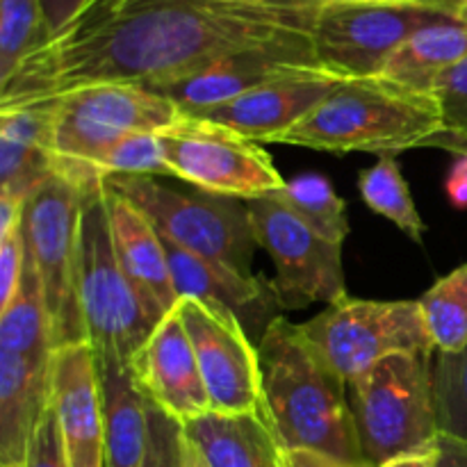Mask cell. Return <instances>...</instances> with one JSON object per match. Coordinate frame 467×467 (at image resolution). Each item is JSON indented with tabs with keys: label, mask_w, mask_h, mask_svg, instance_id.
Returning <instances> with one entry per match:
<instances>
[{
	"label": "cell",
	"mask_w": 467,
	"mask_h": 467,
	"mask_svg": "<svg viewBox=\"0 0 467 467\" xmlns=\"http://www.w3.org/2000/svg\"><path fill=\"white\" fill-rule=\"evenodd\" d=\"M310 0H89L0 85V109L103 82L160 87L226 55L313 44Z\"/></svg>",
	"instance_id": "1"
},
{
	"label": "cell",
	"mask_w": 467,
	"mask_h": 467,
	"mask_svg": "<svg viewBox=\"0 0 467 467\" xmlns=\"http://www.w3.org/2000/svg\"><path fill=\"white\" fill-rule=\"evenodd\" d=\"M263 404L281 450H313L365 463L356 436L349 386L301 324L283 315L258 340Z\"/></svg>",
	"instance_id": "2"
},
{
	"label": "cell",
	"mask_w": 467,
	"mask_h": 467,
	"mask_svg": "<svg viewBox=\"0 0 467 467\" xmlns=\"http://www.w3.org/2000/svg\"><path fill=\"white\" fill-rule=\"evenodd\" d=\"M442 137L436 96L383 78L345 80L296 126L269 144L324 153L397 155L433 146Z\"/></svg>",
	"instance_id": "3"
},
{
	"label": "cell",
	"mask_w": 467,
	"mask_h": 467,
	"mask_svg": "<svg viewBox=\"0 0 467 467\" xmlns=\"http://www.w3.org/2000/svg\"><path fill=\"white\" fill-rule=\"evenodd\" d=\"M78 285L89 345L100 360L130 365L158 319L146 310L114 251L105 178L82 185L78 222Z\"/></svg>",
	"instance_id": "4"
},
{
	"label": "cell",
	"mask_w": 467,
	"mask_h": 467,
	"mask_svg": "<svg viewBox=\"0 0 467 467\" xmlns=\"http://www.w3.org/2000/svg\"><path fill=\"white\" fill-rule=\"evenodd\" d=\"M433 354H395L349 381V404L365 463L381 467L436 447Z\"/></svg>",
	"instance_id": "5"
},
{
	"label": "cell",
	"mask_w": 467,
	"mask_h": 467,
	"mask_svg": "<svg viewBox=\"0 0 467 467\" xmlns=\"http://www.w3.org/2000/svg\"><path fill=\"white\" fill-rule=\"evenodd\" d=\"M53 155L57 171L85 185L96 162L123 137L155 132L182 117V109L167 96L144 85L103 82L73 89L53 100Z\"/></svg>",
	"instance_id": "6"
},
{
	"label": "cell",
	"mask_w": 467,
	"mask_h": 467,
	"mask_svg": "<svg viewBox=\"0 0 467 467\" xmlns=\"http://www.w3.org/2000/svg\"><path fill=\"white\" fill-rule=\"evenodd\" d=\"M109 190L130 201L155 231L181 249L242 276L251 272L255 242L244 201L185 194L153 176H105Z\"/></svg>",
	"instance_id": "7"
},
{
	"label": "cell",
	"mask_w": 467,
	"mask_h": 467,
	"mask_svg": "<svg viewBox=\"0 0 467 467\" xmlns=\"http://www.w3.org/2000/svg\"><path fill=\"white\" fill-rule=\"evenodd\" d=\"M82 187L55 173L26 203L27 255L39 276L53 349L89 342L78 285Z\"/></svg>",
	"instance_id": "8"
},
{
	"label": "cell",
	"mask_w": 467,
	"mask_h": 467,
	"mask_svg": "<svg viewBox=\"0 0 467 467\" xmlns=\"http://www.w3.org/2000/svg\"><path fill=\"white\" fill-rule=\"evenodd\" d=\"M160 150L171 178L201 194L251 201L283 190L285 178L258 141L199 114H185L158 132Z\"/></svg>",
	"instance_id": "9"
},
{
	"label": "cell",
	"mask_w": 467,
	"mask_h": 467,
	"mask_svg": "<svg viewBox=\"0 0 467 467\" xmlns=\"http://www.w3.org/2000/svg\"><path fill=\"white\" fill-rule=\"evenodd\" d=\"M454 16L431 0L322 5L310 36L313 53L319 67L345 80L379 78L410 35Z\"/></svg>",
	"instance_id": "10"
},
{
	"label": "cell",
	"mask_w": 467,
	"mask_h": 467,
	"mask_svg": "<svg viewBox=\"0 0 467 467\" xmlns=\"http://www.w3.org/2000/svg\"><path fill=\"white\" fill-rule=\"evenodd\" d=\"M347 383L395 354H436L418 301L351 299L301 324Z\"/></svg>",
	"instance_id": "11"
},
{
	"label": "cell",
	"mask_w": 467,
	"mask_h": 467,
	"mask_svg": "<svg viewBox=\"0 0 467 467\" xmlns=\"http://www.w3.org/2000/svg\"><path fill=\"white\" fill-rule=\"evenodd\" d=\"M254 237L274 260V292L281 310L310 304L336 306L345 301L347 283L342 244H336L287 208L276 194L244 201Z\"/></svg>",
	"instance_id": "12"
},
{
	"label": "cell",
	"mask_w": 467,
	"mask_h": 467,
	"mask_svg": "<svg viewBox=\"0 0 467 467\" xmlns=\"http://www.w3.org/2000/svg\"><path fill=\"white\" fill-rule=\"evenodd\" d=\"M178 313L194 347L210 410L242 413L263 409L258 345L249 340L240 319L192 296L178 301Z\"/></svg>",
	"instance_id": "13"
},
{
	"label": "cell",
	"mask_w": 467,
	"mask_h": 467,
	"mask_svg": "<svg viewBox=\"0 0 467 467\" xmlns=\"http://www.w3.org/2000/svg\"><path fill=\"white\" fill-rule=\"evenodd\" d=\"M319 67L313 44L267 46L226 55L181 80L149 87L171 99L185 114H203L258 87Z\"/></svg>",
	"instance_id": "14"
},
{
	"label": "cell",
	"mask_w": 467,
	"mask_h": 467,
	"mask_svg": "<svg viewBox=\"0 0 467 467\" xmlns=\"http://www.w3.org/2000/svg\"><path fill=\"white\" fill-rule=\"evenodd\" d=\"M48 386L68 467H105L103 392L94 347L82 342L55 349Z\"/></svg>",
	"instance_id": "15"
},
{
	"label": "cell",
	"mask_w": 467,
	"mask_h": 467,
	"mask_svg": "<svg viewBox=\"0 0 467 467\" xmlns=\"http://www.w3.org/2000/svg\"><path fill=\"white\" fill-rule=\"evenodd\" d=\"M132 377L146 400L176 422L187 424L210 410L194 347L178 306L164 315L130 360Z\"/></svg>",
	"instance_id": "16"
},
{
	"label": "cell",
	"mask_w": 467,
	"mask_h": 467,
	"mask_svg": "<svg viewBox=\"0 0 467 467\" xmlns=\"http://www.w3.org/2000/svg\"><path fill=\"white\" fill-rule=\"evenodd\" d=\"M340 82H345V78L315 67L258 87L199 117L223 123L251 141L269 144L276 135L304 121Z\"/></svg>",
	"instance_id": "17"
},
{
	"label": "cell",
	"mask_w": 467,
	"mask_h": 467,
	"mask_svg": "<svg viewBox=\"0 0 467 467\" xmlns=\"http://www.w3.org/2000/svg\"><path fill=\"white\" fill-rule=\"evenodd\" d=\"M108 185V182H105ZM108 214L114 251L128 281L135 285L146 310L162 319L178 306L171 267L160 233L128 199L108 187Z\"/></svg>",
	"instance_id": "18"
},
{
	"label": "cell",
	"mask_w": 467,
	"mask_h": 467,
	"mask_svg": "<svg viewBox=\"0 0 467 467\" xmlns=\"http://www.w3.org/2000/svg\"><path fill=\"white\" fill-rule=\"evenodd\" d=\"M182 433L208 467H281L283 450L265 406L242 413L208 410L182 424Z\"/></svg>",
	"instance_id": "19"
},
{
	"label": "cell",
	"mask_w": 467,
	"mask_h": 467,
	"mask_svg": "<svg viewBox=\"0 0 467 467\" xmlns=\"http://www.w3.org/2000/svg\"><path fill=\"white\" fill-rule=\"evenodd\" d=\"M99 377L103 392L105 467H144L149 400L137 386L130 365L99 358Z\"/></svg>",
	"instance_id": "20"
},
{
	"label": "cell",
	"mask_w": 467,
	"mask_h": 467,
	"mask_svg": "<svg viewBox=\"0 0 467 467\" xmlns=\"http://www.w3.org/2000/svg\"><path fill=\"white\" fill-rule=\"evenodd\" d=\"M50 368L0 351V467L26 465L36 422L50 401Z\"/></svg>",
	"instance_id": "21"
},
{
	"label": "cell",
	"mask_w": 467,
	"mask_h": 467,
	"mask_svg": "<svg viewBox=\"0 0 467 467\" xmlns=\"http://www.w3.org/2000/svg\"><path fill=\"white\" fill-rule=\"evenodd\" d=\"M467 55V26L459 16L431 23L410 35L390 59L379 78L415 91L433 94L438 78Z\"/></svg>",
	"instance_id": "22"
},
{
	"label": "cell",
	"mask_w": 467,
	"mask_h": 467,
	"mask_svg": "<svg viewBox=\"0 0 467 467\" xmlns=\"http://www.w3.org/2000/svg\"><path fill=\"white\" fill-rule=\"evenodd\" d=\"M0 351H9L36 368H50L53 340H50L48 315L39 276L30 255L26 258L23 281L16 296L5 310H0Z\"/></svg>",
	"instance_id": "23"
},
{
	"label": "cell",
	"mask_w": 467,
	"mask_h": 467,
	"mask_svg": "<svg viewBox=\"0 0 467 467\" xmlns=\"http://www.w3.org/2000/svg\"><path fill=\"white\" fill-rule=\"evenodd\" d=\"M418 304L438 354H461L467 347V263L438 278Z\"/></svg>",
	"instance_id": "24"
},
{
	"label": "cell",
	"mask_w": 467,
	"mask_h": 467,
	"mask_svg": "<svg viewBox=\"0 0 467 467\" xmlns=\"http://www.w3.org/2000/svg\"><path fill=\"white\" fill-rule=\"evenodd\" d=\"M358 192L374 213L390 219L413 242H422L427 228L415 208L413 194L409 190V182L404 181V173H401L395 155H379L377 164L363 169L358 173Z\"/></svg>",
	"instance_id": "25"
},
{
	"label": "cell",
	"mask_w": 467,
	"mask_h": 467,
	"mask_svg": "<svg viewBox=\"0 0 467 467\" xmlns=\"http://www.w3.org/2000/svg\"><path fill=\"white\" fill-rule=\"evenodd\" d=\"M290 210H295L315 231L336 244H345L349 235L345 201L333 190L331 181L322 173H301L285 181L283 190L274 192Z\"/></svg>",
	"instance_id": "26"
},
{
	"label": "cell",
	"mask_w": 467,
	"mask_h": 467,
	"mask_svg": "<svg viewBox=\"0 0 467 467\" xmlns=\"http://www.w3.org/2000/svg\"><path fill=\"white\" fill-rule=\"evenodd\" d=\"M48 39L41 0H0V85Z\"/></svg>",
	"instance_id": "27"
},
{
	"label": "cell",
	"mask_w": 467,
	"mask_h": 467,
	"mask_svg": "<svg viewBox=\"0 0 467 467\" xmlns=\"http://www.w3.org/2000/svg\"><path fill=\"white\" fill-rule=\"evenodd\" d=\"M433 401L438 431L467 442V347L461 354H433Z\"/></svg>",
	"instance_id": "28"
},
{
	"label": "cell",
	"mask_w": 467,
	"mask_h": 467,
	"mask_svg": "<svg viewBox=\"0 0 467 467\" xmlns=\"http://www.w3.org/2000/svg\"><path fill=\"white\" fill-rule=\"evenodd\" d=\"M55 173L57 162L50 150L0 137V194L27 201Z\"/></svg>",
	"instance_id": "29"
},
{
	"label": "cell",
	"mask_w": 467,
	"mask_h": 467,
	"mask_svg": "<svg viewBox=\"0 0 467 467\" xmlns=\"http://www.w3.org/2000/svg\"><path fill=\"white\" fill-rule=\"evenodd\" d=\"M99 176H171L155 132H132L96 162Z\"/></svg>",
	"instance_id": "30"
},
{
	"label": "cell",
	"mask_w": 467,
	"mask_h": 467,
	"mask_svg": "<svg viewBox=\"0 0 467 467\" xmlns=\"http://www.w3.org/2000/svg\"><path fill=\"white\" fill-rule=\"evenodd\" d=\"M433 96L442 117V137L433 146L447 149L451 144H463L467 141V55L438 78Z\"/></svg>",
	"instance_id": "31"
},
{
	"label": "cell",
	"mask_w": 467,
	"mask_h": 467,
	"mask_svg": "<svg viewBox=\"0 0 467 467\" xmlns=\"http://www.w3.org/2000/svg\"><path fill=\"white\" fill-rule=\"evenodd\" d=\"M144 467H182V424L149 401V450Z\"/></svg>",
	"instance_id": "32"
},
{
	"label": "cell",
	"mask_w": 467,
	"mask_h": 467,
	"mask_svg": "<svg viewBox=\"0 0 467 467\" xmlns=\"http://www.w3.org/2000/svg\"><path fill=\"white\" fill-rule=\"evenodd\" d=\"M27 242L26 219L14 231L0 237V310L7 308L16 296L26 269Z\"/></svg>",
	"instance_id": "33"
},
{
	"label": "cell",
	"mask_w": 467,
	"mask_h": 467,
	"mask_svg": "<svg viewBox=\"0 0 467 467\" xmlns=\"http://www.w3.org/2000/svg\"><path fill=\"white\" fill-rule=\"evenodd\" d=\"M23 467H68L62 431H59L57 418H55L50 401L46 406L44 415L39 418V422H36L30 447H27L26 465Z\"/></svg>",
	"instance_id": "34"
},
{
	"label": "cell",
	"mask_w": 467,
	"mask_h": 467,
	"mask_svg": "<svg viewBox=\"0 0 467 467\" xmlns=\"http://www.w3.org/2000/svg\"><path fill=\"white\" fill-rule=\"evenodd\" d=\"M281 467H372L368 463H351L313 450H283Z\"/></svg>",
	"instance_id": "35"
},
{
	"label": "cell",
	"mask_w": 467,
	"mask_h": 467,
	"mask_svg": "<svg viewBox=\"0 0 467 467\" xmlns=\"http://www.w3.org/2000/svg\"><path fill=\"white\" fill-rule=\"evenodd\" d=\"M87 3L89 0H41V5H44L46 27H48V39L53 35H57Z\"/></svg>",
	"instance_id": "36"
},
{
	"label": "cell",
	"mask_w": 467,
	"mask_h": 467,
	"mask_svg": "<svg viewBox=\"0 0 467 467\" xmlns=\"http://www.w3.org/2000/svg\"><path fill=\"white\" fill-rule=\"evenodd\" d=\"M436 467H467V442L451 436H438Z\"/></svg>",
	"instance_id": "37"
},
{
	"label": "cell",
	"mask_w": 467,
	"mask_h": 467,
	"mask_svg": "<svg viewBox=\"0 0 467 467\" xmlns=\"http://www.w3.org/2000/svg\"><path fill=\"white\" fill-rule=\"evenodd\" d=\"M447 192L456 205H467V155H456V162L451 167L450 178H447Z\"/></svg>",
	"instance_id": "38"
},
{
	"label": "cell",
	"mask_w": 467,
	"mask_h": 467,
	"mask_svg": "<svg viewBox=\"0 0 467 467\" xmlns=\"http://www.w3.org/2000/svg\"><path fill=\"white\" fill-rule=\"evenodd\" d=\"M438 463V451L436 447L424 451H415V454H404L397 456V459L388 461L381 467H436Z\"/></svg>",
	"instance_id": "39"
},
{
	"label": "cell",
	"mask_w": 467,
	"mask_h": 467,
	"mask_svg": "<svg viewBox=\"0 0 467 467\" xmlns=\"http://www.w3.org/2000/svg\"><path fill=\"white\" fill-rule=\"evenodd\" d=\"M182 467H208L194 442L182 433Z\"/></svg>",
	"instance_id": "40"
},
{
	"label": "cell",
	"mask_w": 467,
	"mask_h": 467,
	"mask_svg": "<svg viewBox=\"0 0 467 467\" xmlns=\"http://www.w3.org/2000/svg\"><path fill=\"white\" fill-rule=\"evenodd\" d=\"M319 5H354V3H406V0H310Z\"/></svg>",
	"instance_id": "41"
},
{
	"label": "cell",
	"mask_w": 467,
	"mask_h": 467,
	"mask_svg": "<svg viewBox=\"0 0 467 467\" xmlns=\"http://www.w3.org/2000/svg\"><path fill=\"white\" fill-rule=\"evenodd\" d=\"M433 3L442 5V7H447V9H451V12L459 14V9L465 7L467 0H433Z\"/></svg>",
	"instance_id": "42"
},
{
	"label": "cell",
	"mask_w": 467,
	"mask_h": 467,
	"mask_svg": "<svg viewBox=\"0 0 467 467\" xmlns=\"http://www.w3.org/2000/svg\"><path fill=\"white\" fill-rule=\"evenodd\" d=\"M447 150H451V153H454V155H459V153H465L467 155V141H463V144L447 146Z\"/></svg>",
	"instance_id": "43"
},
{
	"label": "cell",
	"mask_w": 467,
	"mask_h": 467,
	"mask_svg": "<svg viewBox=\"0 0 467 467\" xmlns=\"http://www.w3.org/2000/svg\"><path fill=\"white\" fill-rule=\"evenodd\" d=\"M456 16H459L461 21H463L465 26H467V5H465V7H461V9H459V14H456Z\"/></svg>",
	"instance_id": "44"
},
{
	"label": "cell",
	"mask_w": 467,
	"mask_h": 467,
	"mask_svg": "<svg viewBox=\"0 0 467 467\" xmlns=\"http://www.w3.org/2000/svg\"><path fill=\"white\" fill-rule=\"evenodd\" d=\"M228 3H235V0H228Z\"/></svg>",
	"instance_id": "45"
},
{
	"label": "cell",
	"mask_w": 467,
	"mask_h": 467,
	"mask_svg": "<svg viewBox=\"0 0 467 467\" xmlns=\"http://www.w3.org/2000/svg\"><path fill=\"white\" fill-rule=\"evenodd\" d=\"M431 3H433V0H431ZM441 7H442V5H441Z\"/></svg>",
	"instance_id": "46"
}]
</instances>
